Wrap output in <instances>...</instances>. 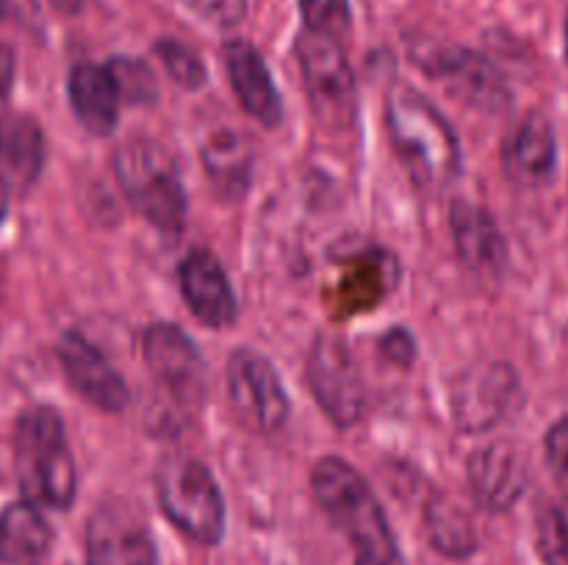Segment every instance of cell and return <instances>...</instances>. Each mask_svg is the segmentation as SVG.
I'll list each match as a JSON object with an SVG mask.
<instances>
[{
    "label": "cell",
    "instance_id": "1",
    "mask_svg": "<svg viewBox=\"0 0 568 565\" xmlns=\"http://www.w3.org/2000/svg\"><path fill=\"white\" fill-rule=\"evenodd\" d=\"M388 131L403 164L422 186H447L460 172V144L442 111L408 86L388 97Z\"/></svg>",
    "mask_w": 568,
    "mask_h": 565
},
{
    "label": "cell",
    "instance_id": "2",
    "mask_svg": "<svg viewBox=\"0 0 568 565\" xmlns=\"http://www.w3.org/2000/svg\"><path fill=\"white\" fill-rule=\"evenodd\" d=\"M17 474L28 502L67 510L75 499L78 476L64 441V424L53 408H33L22 413L14 432Z\"/></svg>",
    "mask_w": 568,
    "mask_h": 565
},
{
    "label": "cell",
    "instance_id": "3",
    "mask_svg": "<svg viewBox=\"0 0 568 565\" xmlns=\"http://www.w3.org/2000/svg\"><path fill=\"white\" fill-rule=\"evenodd\" d=\"M155 493L166 518L203 546L225 532V499L209 465L186 454H170L155 469Z\"/></svg>",
    "mask_w": 568,
    "mask_h": 565
},
{
    "label": "cell",
    "instance_id": "4",
    "mask_svg": "<svg viewBox=\"0 0 568 565\" xmlns=\"http://www.w3.org/2000/svg\"><path fill=\"white\" fill-rule=\"evenodd\" d=\"M114 175L133 208L164 233L181 230L186 219V192L175 161L153 142H128L114 155Z\"/></svg>",
    "mask_w": 568,
    "mask_h": 565
},
{
    "label": "cell",
    "instance_id": "5",
    "mask_svg": "<svg viewBox=\"0 0 568 565\" xmlns=\"http://www.w3.org/2000/svg\"><path fill=\"white\" fill-rule=\"evenodd\" d=\"M227 391L231 404L244 427L272 435L286 424L288 397L277 371L253 349H239L227 360Z\"/></svg>",
    "mask_w": 568,
    "mask_h": 565
},
{
    "label": "cell",
    "instance_id": "6",
    "mask_svg": "<svg viewBox=\"0 0 568 565\" xmlns=\"http://www.w3.org/2000/svg\"><path fill=\"white\" fill-rule=\"evenodd\" d=\"M314 496L327 518L353 541L364 532L388 524L386 513L377 504L375 493L369 491L364 476L344 463L342 458H322L311 474Z\"/></svg>",
    "mask_w": 568,
    "mask_h": 565
},
{
    "label": "cell",
    "instance_id": "7",
    "mask_svg": "<svg viewBox=\"0 0 568 565\" xmlns=\"http://www.w3.org/2000/svg\"><path fill=\"white\" fill-rule=\"evenodd\" d=\"M308 386L333 424L353 427L364 413V377L358 363L333 336L316 338L308 352Z\"/></svg>",
    "mask_w": 568,
    "mask_h": 565
},
{
    "label": "cell",
    "instance_id": "8",
    "mask_svg": "<svg viewBox=\"0 0 568 565\" xmlns=\"http://www.w3.org/2000/svg\"><path fill=\"white\" fill-rule=\"evenodd\" d=\"M519 402V380L505 363H480L464 371L453 391V413L460 430L483 432L505 419Z\"/></svg>",
    "mask_w": 568,
    "mask_h": 565
},
{
    "label": "cell",
    "instance_id": "9",
    "mask_svg": "<svg viewBox=\"0 0 568 565\" xmlns=\"http://www.w3.org/2000/svg\"><path fill=\"white\" fill-rule=\"evenodd\" d=\"M87 565H155L153 537L128 504H103L87 526Z\"/></svg>",
    "mask_w": 568,
    "mask_h": 565
},
{
    "label": "cell",
    "instance_id": "10",
    "mask_svg": "<svg viewBox=\"0 0 568 565\" xmlns=\"http://www.w3.org/2000/svg\"><path fill=\"white\" fill-rule=\"evenodd\" d=\"M59 360L78 397H83L94 408L120 413L131 399V391H128L120 371L81 332H64L59 338Z\"/></svg>",
    "mask_w": 568,
    "mask_h": 565
},
{
    "label": "cell",
    "instance_id": "11",
    "mask_svg": "<svg viewBox=\"0 0 568 565\" xmlns=\"http://www.w3.org/2000/svg\"><path fill=\"white\" fill-rule=\"evenodd\" d=\"M297 55L300 66H303L305 86H308L316 109H327L331 116L344 114L353 105L355 83L338 39L305 31L303 39L297 42Z\"/></svg>",
    "mask_w": 568,
    "mask_h": 565
},
{
    "label": "cell",
    "instance_id": "12",
    "mask_svg": "<svg viewBox=\"0 0 568 565\" xmlns=\"http://www.w3.org/2000/svg\"><path fill=\"white\" fill-rule=\"evenodd\" d=\"M427 72L444 81V86L464 103L475 105V109L499 111L510 100L508 86H505L503 75L497 66L480 53H471L466 48H449L425 61Z\"/></svg>",
    "mask_w": 568,
    "mask_h": 565
},
{
    "label": "cell",
    "instance_id": "13",
    "mask_svg": "<svg viewBox=\"0 0 568 565\" xmlns=\"http://www.w3.org/2000/svg\"><path fill=\"white\" fill-rule=\"evenodd\" d=\"M181 291L186 297L189 308L203 325L209 327H231L236 321L239 305L233 294L231 280L220 260L205 249H194L183 258L181 271Z\"/></svg>",
    "mask_w": 568,
    "mask_h": 565
},
{
    "label": "cell",
    "instance_id": "14",
    "mask_svg": "<svg viewBox=\"0 0 568 565\" xmlns=\"http://www.w3.org/2000/svg\"><path fill=\"white\" fill-rule=\"evenodd\" d=\"M469 485L483 507L503 513L514 507L527 487V463L510 443H488L469 460Z\"/></svg>",
    "mask_w": 568,
    "mask_h": 565
},
{
    "label": "cell",
    "instance_id": "15",
    "mask_svg": "<svg viewBox=\"0 0 568 565\" xmlns=\"http://www.w3.org/2000/svg\"><path fill=\"white\" fill-rule=\"evenodd\" d=\"M225 66L227 78L233 83V92L242 100L244 111L264 122L266 127H277L283 120V103L272 81L266 61L258 50L244 39H233L225 44Z\"/></svg>",
    "mask_w": 568,
    "mask_h": 565
},
{
    "label": "cell",
    "instance_id": "16",
    "mask_svg": "<svg viewBox=\"0 0 568 565\" xmlns=\"http://www.w3.org/2000/svg\"><path fill=\"white\" fill-rule=\"evenodd\" d=\"M44 164V136L28 114L0 120V183L11 192H28Z\"/></svg>",
    "mask_w": 568,
    "mask_h": 565
},
{
    "label": "cell",
    "instance_id": "17",
    "mask_svg": "<svg viewBox=\"0 0 568 565\" xmlns=\"http://www.w3.org/2000/svg\"><path fill=\"white\" fill-rule=\"evenodd\" d=\"M505 172L521 186H538L549 181L558 161L555 131L547 116L532 114L505 144Z\"/></svg>",
    "mask_w": 568,
    "mask_h": 565
},
{
    "label": "cell",
    "instance_id": "18",
    "mask_svg": "<svg viewBox=\"0 0 568 565\" xmlns=\"http://www.w3.org/2000/svg\"><path fill=\"white\" fill-rule=\"evenodd\" d=\"M70 103L75 116L87 131L105 136L116 125L120 114V94L111 81L105 64H83L72 66L70 72Z\"/></svg>",
    "mask_w": 568,
    "mask_h": 565
},
{
    "label": "cell",
    "instance_id": "19",
    "mask_svg": "<svg viewBox=\"0 0 568 565\" xmlns=\"http://www.w3.org/2000/svg\"><path fill=\"white\" fill-rule=\"evenodd\" d=\"M144 360L155 371L159 380L166 386L183 391L192 388L200 377V355L197 347L189 341L186 332L175 325H153L144 332Z\"/></svg>",
    "mask_w": 568,
    "mask_h": 565
},
{
    "label": "cell",
    "instance_id": "20",
    "mask_svg": "<svg viewBox=\"0 0 568 565\" xmlns=\"http://www.w3.org/2000/svg\"><path fill=\"white\" fill-rule=\"evenodd\" d=\"M453 236L460 260L475 271H497L505 264V242L497 222L471 203L453 205Z\"/></svg>",
    "mask_w": 568,
    "mask_h": 565
},
{
    "label": "cell",
    "instance_id": "21",
    "mask_svg": "<svg viewBox=\"0 0 568 565\" xmlns=\"http://www.w3.org/2000/svg\"><path fill=\"white\" fill-rule=\"evenodd\" d=\"M53 532L37 504L14 502L0 513V557L39 563L50 552Z\"/></svg>",
    "mask_w": 568,
    "mask_h": 565
},
{
    "label": "cell",
    "instance_id": "22",
    "mask_svg": "<svg viewBox=\"0 0 568 565\" xmlns=\"http://www.w3.org/2000/svg\"><path fill=\"white\" fill-rule=\"evenodd\" d=\"M203 164L211 186L222 197H239L250 181V147L242 133L220 127L203 144Z\"/></svg>",
    "mask_w": 568,
    "mask_h": 565
},
{
    "label": "cell",
    "instance_id": "23",
    "mask_svg": "<svg viewBox=\"0 0 568 565\" xmlns=\"http://www.w3.org/2000/svg\"><path fill=\"white\" fill-rule=\"evenodd\" d=\"M427 535H430L436 552L449 554V557H464V554L475 552L477 546L471 521L447 496L433 499L430 507H427Z\"/></svg>",
    "mask_w": 568,
    "mask_h": 565
},
{
    "label": "cell",
    "instance_id": "24",
    "mask_svg": "<svg viewBox=\"0 0 568 565\" xmlns=\"http://www.w3.org/2000/svg\"><path fill=\"white\" fill-rule=\"evenodd\" d=\"M109 70L111 81H114L116 94L120 100H128V103H136V105H148L155 100V75L142 59H125V55H116L105 64Z\"/></svg>",
    "mask_w": 568,
    "mask_h": 565
},
{
    "label": "cell",
    "instance_id": "25",
    "mask_svg": "<svg viewBox=\"0 0 568 565\" xmlns=\"http://www.w3.org/2000/svg\"><path fill=\"white\" fill-rule=\"evenodd\" d=\"M300 9L308 31L331 39H342L349 31L347 0H300Z\"/></svg>",
    "mask_w": 568,
    "mask_h": 565
},
{
    "label": "cell",
    "instance_id": "26",
    "mask_svg": "<svg viewBox=\"0 0 568 565\" xmlns=\"http://www.w3.org/2000/svg\"><path fill=\"white\" fill-rule=\"evenodd\" d=\"M159 55L164 61L166 72L175 78L181 86L186 89H200L205 83V64L200 61V55L192 48H186L183 42L175 39H161L159 42Z\"/></svg>",
    "mask_w": 568,
    "mask_h": 565
},
{
    "label": "cell",
    "instance_id": "27",
    "mask_svg": "<svg viewBox=\"0 0 568 565\" xmlns=\"http://www.w3.org/2000/svg\"><path fill=\"white\" fill-rule=\"evenodd\" d=\"M538 554L547 565H568V518L564 510L547 507L538 515Z\"/></svg>",
    "mask_w": 568,
    "mask_h": 565
},
{
    "label": "cell",
    "instance_id": "28",
    "mask_svg": "<svg viewBox=\"0 0 568 565\" xmlns=\"http://www.w3.org/2000/svg\"><path fill=\"white\" fill-rule=\"evenodd\" d=\"M355 565H405L392 530L372 532V535L353 541Z\"/></svg>",
    "mask_w": 568,
    "mask_h": 565
},
{
    "label": "cell",
    "instance_id": "29",
    "mask_svg": "<svg viewBox=\"0 0 568 565\" xmlns=\"http://www.w3.org/2000/svg\"><path fill=\"white\" fill-rule=\"evenodd\" d=\"M547 458L549 469L558 476V482L568 487V419L558 421L547 435Z\"/></svg>",
    "mask_w": 568,
    "mask_h": 565
},
{
    "label": "cell",
    "instance_id": "30",
    "mask_svg": "<svg viewBox=\"0 0 568 565\" xmlns=\"http://www.w3.org/2000/svg\"><path fill=\"white\" fill-rule=\"evenodd\" d=\"M197 9L216 25H236L244 17V0H197Z\"/></svg>",
    "mask_w": 568,
    "mask_h": 565
},
{
    "label": "cell",
    "instance_id": "31",
    "mask_svg": "<svg viewBox=\"0 0 568 565\" xmlns=\"http://www.w3.org/2000/svg\"><path fill=\"white\" fill-rule=\"evenodd\" d=\"M11 81H14V53L9 44L0 42V100L9 94Z\"/></svg>",
    "mask_w": 568,
    "mask_h": 565
},
{
    "label": "cell",
    "instance_id": "32",
    "mask_svg": "<svg viewBox=\"0 0 568 565\" xmlns=\"http://www.w3.org/2000/svg\"><path fill=\"white\" fill-rule=\"evenodd\" d=\"M0 6H3V14H14L20 20L37 11V0H0Z\"/></svg>",
    "mask_w": 568,
    "mask_h": 565
},
{
    "label": "cell",
    "instance_id": "33",
    "mask_svg": "<svg viewBox=\"0 0 568 565\" xmlns=\"http://www.w3.org/2000/svg\"><path fill=\"white\" fill-rule=\"evenodd\" d=\"M3 216H6V186L0 183V222H3Z\"/></svg>",
    "mask_w": 568,
    "mask_h": 565
},
{
    "label": "cell",
    "instance_id": "34",
    "mask_svg": "<svg viewBox=\"0 0 568 565\" xmlns=\"http://www.w3.org/2000/svg\"><path fill=\"white\" fill-rule=\"evenodd\" d=\"M0 565H39V563H14V559H3V557H0Z\"/></svg>",
    "mask_w": 568,
    "mask_h": 565
},
{
    "label": "cell",
    "instance_id": "35",
    "mask_svg": "<svg viewBox=\"0 0 568 565\" xmlns=\"http://www.w3.org/2000/svg\"><path fill=\"white\" fill-rule=\"evenodd\" d=\"M566 55H568V17H566Z\"/></svg>",
    "mask_w": 568,
    "mask_h": 565
},
{
    "label": "cell",
    "instance_id": "36",
    "mask_svg": "<svg viewBox=\"0 0 568 565\" xmlns=\"http://www.w3.org/2000/svg\"><path fill=\"white\" fill-rule=\"evenodd\" d=\"M0 14H3V6H0Z\"/></svg>",
    "mask_w": 568,
    "mask_h": 565
}]
</instances>
